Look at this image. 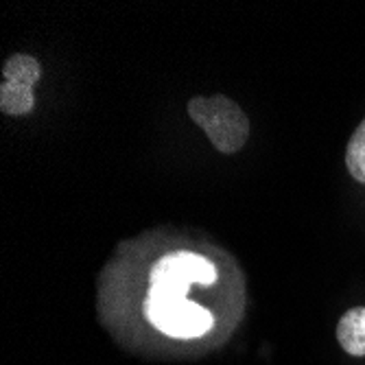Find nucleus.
Wrapping results in <instances>:
<instances>
[{
  "label": "nucleus",
  "instance_id": "2",
  "mask_svg": "<svg viewBox=\"0 0 365 365\" xmlns=\"http://www.w3.org/2000/svg\"><path fill=\"white\" fill-rule=\"evenodd\" d=\"M215 264L195 252H171L162 256L149 272V293L158 297H186L190 284H212Z\"/></svg>",
  "mask_w": 365,
  "mask_h": 365
},
{
  "label": "nucleus",
  "instance_id": "6",
  "mask_svg": "<svg viewBox=\"0 0 365 365\" xmlns=\"http://www.w3.org/2000/svg\"><path fill=\"white\" fill-rule=\"evenodd\" d=\"M33 103H36L33 88L9 81H3L0 86V110L7 116H24L33 110Z\"/></svg>",
  "mask_w": 365,
  "mask_h": 365
},
{
  "label": "nucleus",
  "instance_id": "4",
  "mask_svg": "<svg viewBox=\"0 0 365 365\" xmlns=\"http://www.w3.org/2000/svg\"><path fill=\"white\" fill-rule=\"evenodd\" d=\"M339 346L352 356H365V309H350L337 326Z\"/></svg>",
  "mask_w": 365,
  "mask_h": 365
},
{
  "label": "nucleus",
  "instance_id": "3",
  "mask_svg": "<svg viewBox=\"0 0 365 365\" xmlns=\"http://www.w3.org/2000/svg\"><path fill=\"white\" fill-rule=\"evenodd\" d=\"M145 315L160 333L178 339L202 337L212 328L210 311H206L202 304L190 302L188 297L147 295Z\"/></svg>",
  "mask_w": 365,
  "mask_h": 365
},
{
  "label": "nucleus",
  "instance_id": "5",
  "mask_svg": "<svg viewBox=\"0 0 365 365\" xmlns=\"http://www.w3.org/2000/svg\"><path fill=\"white\" fill-rule=\"evenodd\" d=\"M42 75V68H40V63L36 57H31V55H22V53H16L11 55L5 66H3V77L5 81L9 83H18V86H29L33 88L38 83Z\"/></svg>",
  "mask_w": 365,
  "mask_h": 365
},
{
  "label": "nucleus",
  "instance_id": "7",
  "mask_svg": "<svg viewBox=\"0 0 365 365\" xmlns=\"http://www.w3.org/2000/svg\"><path fill=\"white\" fill-rule=\"evenodd\" d=\"M346 164H348V171L350 175L365 184V118L363 123L356 127V131L352 134L348 149H346Z\"/></svg>",
  "mask_w": 365,
  "mask_h": 365
},
{
  "label": "nucleus",
  "instance_id": "1",
  "mask_svg": "<svg viewBox=\"0 0 365 365\" xmlns=\"http://www.w3.org/2000/svg\"><path fill=\"white\" fill-rule=\"evenodd\" d=\"M188 116L206 131L212 147L221 153H237L250 138V120L232 98L195 96L188 101Z\"/></svg>",
  "mask_w": 365,
  "mask_h": 365
}]
</instances>
